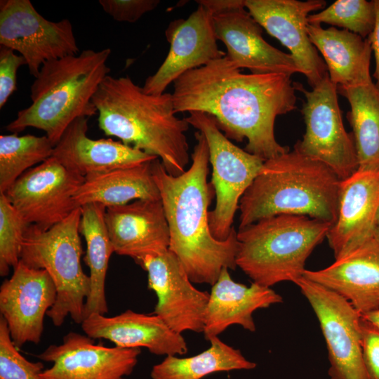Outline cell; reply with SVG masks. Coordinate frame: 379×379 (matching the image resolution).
Listing matches in <instances>:
<instances>
[{
    "label": "cell",
    "mask_w": 379,
    "mask_h": 379,
    "mask_svg": "<svg viewBox=\"0 0 379 379\" xmlns=\"http://www.w3.org/2000/svg\"><path fill=\"white\" fill-rule=\"evenodd\" d=\"M175 113L213 116L230 140L247 139L245 150L264 161L289 151L274 135L276 118L297 108L295 88L284 74H244L225 55L173 82Z\"/></svg>",
    "instance_id": "cell-1"
},
{
    "label": "cell",
    "mask_w": 379,
    "mask_h": 379,
    "mask_svg": "<svg viewBox=\"0 0 379 379\" xmlns=\"http://www.w3.org/2000/svg\"><path fill=\"white\" fill-rule=\"evenodd\" d=\"M194 136L197 143L188 170L173 176L156 159L152 162V173L168 224V249L179 259L192 283L212 286L223 268H237L239 241L234 229L223 241L215 239L211 232L208 207L215 191L208 182V147L201 131Z\"/></svg>",
    "instance_id": "cell-2"
},
{
    "label": "cell",
    "mask_w": 379,
    "mask_h": 379,
    "mask_svg": "<svg viewBox=\"0 0 379 379\" xmlns=\"http://www.w3.org/2000/svg\"><path fill=\"white\" fill-rule=\"evenodd\" d=\"M92 102L106 135L157 157L173 176L186 171L190 157L185 133L190 125L175 115L171 93L147 94L128 76L107 75Z\"/></svg>",
    "instance_id": "cell-3"
},
{
    "label": "cell",
    "mask_w": 379,
    "mask_h": 379,
    "mask_svg": "<svg viewBox=\"0 0 379 379\" xmlns=\"http://www.w3.org/2000/svg\"><path fill=\"white\" fill-rule=\"evenodd\" d=\"M341 180L324 163L296 148L264 161L241 197L239 229L281 214L334 223Z\"/></svg>",
    "instance_id": "cell-4"
},
{
    "label": "cell",
    "mask_w": 379,
    "mask_h": 379,
    "mask_svg": "<svg viewBox=\"0 0 379 379\" xmlns=\"http://www.w3.org/2000/svg\"><path fill=\"white\" fill-rule=\"evenodd\" d=\"M111 49L84 50L45 62L30 87L31 105L6 126L13 133L28 127L42 130L54 146L69 125L97 114L92 98L110 69Z\"/></svg>",
    "instance_id": "cell-5"
},
{
    "label": "cell",
    "mask_w": 379,
    "mask_h": 379,
    "mask_svg": "<svg viewBox=\"0 0 379 379\" xmlns=\"http://www.w3.org/2000/svg\"><path fill=\"white\" fill-rule=\"evenodd\" d=\"M332 224L305 215L281 214L237 232V266L265 287L302 277L307 259Z\"/></svg>",
    "instance_id": "cell-6"
},
{
    "label": "cell",
    "mask_w": 379,
    "mask_h": 379,
    "mask_svg": "<svg viewBox=\"0 0 379 379\" xmlns=\"http://www.w3.org/2000/svg\"><path fill=\"white\" fill-rule=\"evenodd\" d=\"M81 217L78 207L48 230L29 225L22 242L20 260L31 268L47 271L55 285L56 301L46 314L55 326H62L68 316L79 324L85 319L91 280L81 264Z\"/></svg>",
    "instance_id": "cell-7"
},
{
    "label": "cell",
    "mask_w": 379,
    "mask_h": 379,
    "mask_svg": "<svg viewBox=\"0 0 379 379\" xmlns=\"http://www.w3.org/2000/svg\"><path fill=\"white\" fill-rule=\"evenodd\" d=\"M189 113L186 121L204 134L208 144L212 166L211 183L215 196V207L208 213L209 227L213 237L223 241L234 229L232 224L241 197L265 161L233 144L213 116L201 112Z\"/></svg>",
    "instance_id": "cell-8"
},
{
    "label": "cell",
    "mask_w": 379,
    "mask_h": 379,
    "mask_svg": "<svg viewBox=\"0 0 379 379\" xmlns=\"http://www.w3.org/2000/svg\"><path fill=\"white\" fill-rule=\"evenodd\" d=\"M293 84L305 97L301 112L306 126L294 147L327 165L341 180L349 178L358 170V159L353 135L344 127L337 86L328 74L311 91Z\"/></svg>",
    "instance_id": "cell-9"
},
{
    "label": "cell",
    "mask_w": 379,
    "mask_h": 379,
    "mask_svg": "<svg viewBox=\"0 0 379 379\" xmlns=\"http://www.w3.org/2000/svg\"><path fill=\"white\" fill-rule=\"evenodd\" d=\"M0 45L19 53L34 77L45 62L80 53L70 20H48L29 0L0 1Z\"/></svg>",
    "instance_id": "cell-10"
},
{
    "label": "cell",
    "mask_w": 379,
    "mask_h": 379,
    "mask_svg": "<svg viewBox=\"0 0 379 379\" xmlns=\"http://www.w3.org/2000/svg\"><path fill=\"white\" fill-rule=\"evenodd\" d=\"M294 284L319 322L328 352L330 379H369L362 354L361 314L341 295L304 277Z\"/></svg>",
    "instance_id": "cell-11"
},
{
    "label": "cell",
    "mask_w": 379,
    "mask_h": 379,
    "mask_svg": "<svg viewBox=\"0 0 379 379\" xmlns=\"http://www.w3.org/2000/svg\"><path fill=\"white\" fill-rule=\"evenodd\" d=\"M84 180L51 157L24 173L4 194L29 225L48 230L78 208L74 197Z\"/></svg>",
    "instance_id": "cell-12"
},
{
    "label": "cell",
    "mask_w": 379,
    "mask_h": 379,
    "mask_svg": "<svg viewBox=\"0 0 379 379\" xmlns=\"http://www.w3.org/2000/svg\"><path fill=\"white\" fill-rule=\"evenodd\" d=\"M147 272L148 288L157 297L154 313L172 330L204 331L209 295L196 288L177 256L169 249L138 262Z\"/></svg>",
    "instance_id": "cell-13"
},
{
    "label": "cell",
    "mask_w": 379,
    "mask_h": 379,
    "mask_svg": "<svg viewBox=\"0 0 379 379\" xmlns=\"http://www.w3.org/2000/svg\"><path fill=\"white\" fill-rule=\"evenodd\" d=\"M140 348L109 347L95 339L69 332L60 345H51L37 355L51 362L41 379H126L135 367Z\"/></svg>",
    "instance_id": "cell-14"
},
{
    "label": "cell",
    "mask_w": 379,
    "mask_h": 379,
    "mask_svg": "<svg viewBox=\"0 0 379 379\" xmlns=\"http://www.w3.org/2000/svg\"><path fill=\"white\" fill-rule=\"evenodd\" d=\"M324 0H246L245 6L255 21L291 52L300 73L311 87L327 75L324 60L307 31L310 13L322 9Z\"/></svg>",
    "instance_id": "cell-15"
},
{
    "label": "cell",
    "mask_w": 379,
    "mask_h": 379,
    "mask_svg": "<svg viewBox=\"0 0 379 379\" xmlns=\"http://www.w3.org/2000/svg\"><path fill=\"white\" fill-rule=\"evenodd\" d=\"M56 298V287L47 271L31 268L20 260L0 287L1 317L18 348L40 342L44 316Z\"/></svg>",
    "instance_id": "cell-16"
},
{
    "label": "cell",
    "mask_w": 379,
    "mask_h": 379,
    "mask_svg": "<svg viewBox=\"0 0 379 379\" xmlns=\"http://www.w3.org/2000/svg\"><path fill=\"white\" fill-rule=\"evenodd\" d=\"M170 49L157 72L142 87L150 95H161L185 72L224 57L218 48L213 14L199 4L187 19L172 21L165 32Z\"/></svg>",
    "instance_id": "cell-17"
},
{
    "label": "cell",
    "mask_w": 379,
    "mask_h": 379,
    "mask_svg": "<svg viewBox=\"0 0 379 379\" xmlns=\"http://www.w3.org/2000/svg\"><path fill=\"white\" fill-rule=\"evenodd\" d=\"M378 204L379 171H357L340 181L336 219L326 235L335 260L373 238Z\"/></svg>",
    "instance_id": "cell-18"
},
{
    "label": "cell",
    "mask_w": 379,
    "mask_h": 379,
    "mask_svg": "<svg viewBox=\"0 0 379 379\" xmlns=\"http://www.w3.org/2000/svg\"><path fill=\"white\" fill-rule=\"evenodd\" d=\"M105 220L114 253L136 263L169 248V227L161 199H138L106 208Z\"/></svg>",
    "instance_id": "cell-19"
},
{
    "label": "cell",
    "mask_w": 379,
    "mask_h": 379,
    "mask_svg": "<svg viewBox=\"0 0 379 379\" xmlns=\"http://www.w3.org/2000/svg\"><path fill=\"white\" fill-rule=\"evenodd\" d=\"M215 36L227 48L225 56L239 68L255 74L291 76L300 69L291 54L267 43L262 27L246 8L213 15Z\"/></svg>",
    "instance_id": "cell-20"
},
{
    "label": "cell",
    "mask_w": 379,
    "mask_h": 379,
    "mask_svg": "<svg viewBox=\"0 0 379 379\" xmlns=\"http://www.w3.org/2000/svg\"><path fill=\"white\" fill-rule=\"evenodd\" d=\"M85 334L106 339L121 348H147L156 355L176 356L187 352L181 333L172 330L157 314L128 310L114 317L93 313L81 324Z\"/></svg>",
    "instance_id": "cell-21"
},
{
    "label": "cell",
    "mask_w": 379,
    "mask_h": 379,
    "mask_svg": "<svg viewBox=\"0 0 379 379\" xmlns=\"http://www.w3.org/2000/svg\"><path fill=\"white\" fill-rule=\"evenodd\" d=\"M87 131L88 118L75 119L54 146L51 156L69 171L84 178L158 159L121 141L91 139Z\"/></svg>",
    "instance_id": "cell-22"
},
{
    "label": "cell",
    "mask_w": 379,
    "mask_h": 379,
    "mask_svg": "<svg viewBox=\"0 0 379 379\" xmlns=\"http://www.w3.org/2000/svg\"><path fill=\"white\" fill-rule=\"evenodd\" d=\"M302 277L341 295L361 314L379 309V244L373 239Z\"/></svg>",
    "instance_id": "cell-23"
},
{
    "label": "cell",
    "mask_w": 379,
    "mask_h": 379,
    "mask_svg": "<svg viewBox=\"0 0 379 379\" xmlns=\"http://www.w3.org/2000/svg\"><path fill=\"white\" fill-rule=\"evenodd\" d=\"M270 287L252 283L250 286L234 281L228 268H223L213 285L206 309L204 324L205 338L218 336L229 326L237 324L253 332V313L282 302Z\"/></svg>",
    "instance_id": "cell-24"
},
{
    "label": "cell",
    "mask_w": 379,
    "mask_h": 379,
    "mask_svg": "<svg viewBox=\"0 0 379 379\" xmlns=\"http://www.w3.org/2000/svg\"><path fill=\"white\" fill-rule=\"evenodd\" d=\"M307 31L312 44L324 58L331 81L348 86L372 80L370 74L372 50L367 39L334 27L324 29L309 24Z\"/></svg>",
    "instance_id": "cell-25"
},
{
    "label": "cell",
    "mask_w": 379,
    "mask_h": 379,
    "mask_svg": "<svg viewBox=\"0 0 379 379\" xmlns=\"http://www.w3.org/2000/svg\"><path fill=\"white\" fill-rule=\"evenodd\" d=\"M152 162L86 177L74 197L77 206L95 203L108 208L138 199H161Z\"/></svg>",
    "instance_id": "cell-26"
},
{
    "label": "cell",
    "mask_w": 379,
    "mask_h": 379,
    "mask_svg": "<svg viewBox=\"0 0 379 379\" xmlns=\"http://www.w3.org/2000/svg\"><path fill=\"white\" fill-rule=\"evenodd\" d=\"M79 232L86 241L84 261L90 270L91 292L84 307V317L93 313L105 314L108 306L105 279L111 255L114 253L105 220L106 207L88 204L81 207Z\"/></svg>",
    "instance_id": "cell-27"
},
{
    "label": "cell",
    "mask_w": 379,
    "mask_h": 379,
    "mask_svg": "<svg viewBox=\"0 0 379 379\" xmlns=\"http://www.w3.org/2000/svg\"><path fill=\"white\" fill-rule=\"evenodd\" d=\"M349 102L347 114L354 137L359 171H379V88L372 80L337 86Z\"/></svg>",
    "instance_id": "cell-28"
},
{
    "label": "cell",
    "mask_w": 379,
    "mask_h": 379,
    "mask_svg": "<svg viewBox=\"0 0 379 379\" xmlns=\"http://www.w3.org/2000/svg\"><path fill=\"white\" fill-rule=\"evenodd\" d=\"M210 347L192 357L166 356L154 365L152 379H202L216 372L251 370L256 364L246 359L240 350L222 341L218 336L209 340Z\"/></svg>",
    "instance_id": "cell-29"
},
{
    "label": "cell",
    "mask_w": 379,
    "mask_h": 379,
    "mask_svg": "<svg viewBox=\"0 0 379 379\" xmlns=\"http://www.w3.org/2000/svg\"><path fill=\"white\" fill-rule=\"evenodd\" d=\"M54 145L45 135H0V193L24 173L52 156Z\"/></svg>",
    "instance_id": "cell-30"
},
{
    "label": "cell",
    "mask_w": 379,
    "mask_h": 379,
    "mask_svg": "<svg viewBox=\"0 0 379 379\" xmlns=\"http://www.w3.org/2000/svg\"><path fill=\"white\" fill-rule=\"evenodd\" d=\"M308 23L329 24L348 30L367 39L375 22L374 1L366 0H338L321 12L310 14Z\"/></svg>",
    "instance_id": "cell-31"
},
{
    "label": "cell",
    "mask_w": 379,
    "mask_h": 379,
    "mask_svg": "<svg viewBox=\"0 0 379 379\" xmlns=\"http://www.w3.org/2000/svg\"><path fill=\"white\" fill-rule=\"evenodd\" d=\"M29 224L0 193V275H8L20 260L25 232Z\"/></svg>",
    "instance_id": "cell-32"
},
{
    "label": "cell",
    "mask_w": 379,
    "mask_h": 379,
    "mask_svg": "<svg viewBox=\"0 0 379 379\" xmlns=\"http://www.w3.org/2000/svg\"><path fill=\"white\" fill-rule=\"evenodd\" d=\"M14 345L6 320L0 318V379H41L43 363L25 358Z\"/></svg>",
    "instance_id": "cell-33"
},
{
    "label": "cell",
    "mask_w": 379,
    "mask_h": 379,
    "mask_svg": "<svg viewBox=\"0 0 379 379\" xmlns=\"http://www.w3.org/2000/svg\"><path fill=\"white\" fill-rule=\"evenodd\" d=\"M103 11L118 22H135L155 9L159 0H100Z\"/></svg>",
    "instance_id": "cell-34"
},
{
    "label": "cell",
    "mask_w": 379,
    "mask_h": 379,
    "mask_svg": "<svg viewBox=\"0 0 379 379\" xmlns=\"http://www.w3.org/2000/svg\"><path fill=\"white\" fill-rule=\"evenodd\" d=\"M27 65L25 58L6 46H0V108L16 89L17 72Z\"/></svg>",
    "instance_id": "cell-35"
},
{
    "label": "cell",
    "mask_w": 379,
    "mask_h": 379,
    "mask_svg": "<svg viewBox=\"0 0 379 379\" xmlns=\"http://www.w3.org/2000/svg\"><path fill=\"white\" fill-rule=\"evenodd\" d=\"M361 346L364 365L369 379H379V330L361 318Z\"/></svg>",
    "instance_id": "cell-36"
},
{
    "label": "cell",
    "mask_w": 379,
    "mask_h": 379,
    "mask_svg": "<svg viewBox=\"0 0 379 379\" xmlns=\"http://www.w3.org/2000/svg\"><path fill=\"white\" fill-rule=\"evenodd\" d=\"M196 2L206 8L213 15L246 8V0H198Z\"/></svg>",
    "instance_id": "cell-37"
},
{
    "label": "cell",
    "mask_w": 379,
    "mask_h": 379,
    "mask_svg": "<svg viewBox=\"0 0 379 379\" xmlns=\"http://www.w3.org/2000/svg\"><path fill=\"white\" fill-rule=\"evenodd\" d=\"M375 9V22L372 32L367 39L373 52L375 67L373 74L376 82L375 86L379 88V0H373Z\"/></svg>",
    "instance_id": "cell-38"
},
{
    "label": "cell",
    "mask_w": 379,
    "mask_h": 379,
    "mask_svg": "<svg viewBox=\"0 0 379 379\" xmlns=\"http://www.w3.org/2000/svg\"><path fill=\"white\" fill-rule=\"evenodd\" d=\"M361 317L379 330V309L361 314Z\"/></svg>",
    "instance_id": "cell-39"
},
{
    "label": "cell",
    "mask_w": 379,
    "mask_h": 379,
    "mask_svg": "<svg viewBox=\"0 0 379 379\" xmlns=\"http://www.w3.org/2000/svg\"><path fill=\"white\" fill-rule=\"evenodd\" d=\"M373 239L379 244V226L376 227Z\"/></svg>",
    "instance_id": "cell-40"
},
{
    "label": "cell",
    "mask_w": 379,
    "mask_h": 379,
    "mask_svg": "<svg viewBox=\"0 0 379 379\" xmlns=\"http://www.w3.org/2000/svg\"><path fill=\"white\" fill-rule=\"evenodd\" d=\"M375 222H376V225L379 226V204H378V206L376 211V214H375Z\"/></svg>",
    "instance_id": "cell-41"
}]
</instances>
